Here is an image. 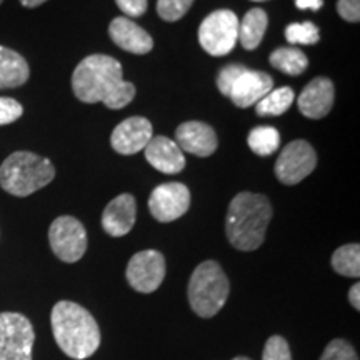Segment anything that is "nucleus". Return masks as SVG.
<instances>
[{
  "mask_svg": "<svg viewBox=\"0 0 360 360\" xmlns=\"http://www.w3.org/2000/svg\"><path fill=\"white\" fill-rule=\"evenodd\" d=\"M24 114V107L12 97H0V125H7L19 120Z\"/></svg>",
  "mask_w": 360,
  "mask_h": 360,
  "instance_id": "30",
  "label": "nucleus"
},
{
  "mask_svg": "<svg viewBox=\"0 0 360 360\" xmlns=\"http://www.w3.org/2000/svg\"><path fill=\"white\" fill-rule=\"evenodd\" d=\"M250 150L260 157L272 155L281 146V134L276 127L270 125H260L250 130L249 137H247Z\"/></svg>",
  "mask_w": 360,
  "mask_h": 360,
  "instance_id": "23",
  "label": "nucleus"
},
{
  "mask_svg": "<svg viewBox=\"0 0 360 360\" xmlns=\"http://www.w3.org/2000/svg\"><path fill=\"white\" fill-rule=\"evenodd\" d=\"M254 2H264V0H254Z\"/></svg>",
  "mask_w": 360,
  "mask_h": 360,
  "instance_id": "37",
  "label": "nucleus"
},
{
  "mask_svg": "<svg viewBox=\"0 0 360 360\" xmlns=\"http://www.w3.org/2000/svg\"><path fill=\"white\" fill-rule=\"evenodd\" d=\"M349 300H350V305H352L355 310H360V285H359V282L354 283V285L350 287Z\"/></svg>",
  "mask_w": 360,
  "mask_h": 360,
  "instance_id": "34",
  "label": "nucleus"
},
{
  "mask_svg": "<svg viewBox=\"0 0 360 360\" xmlns=\"http://www.w3.org/2000/svg\"><path fill=\"white\" fill-rule=\"evenodd\" d=\"M231 283L215 260H205L193 270L188 281V304L202 319H212L227 302Z\"/></svg>",
  "mask_w": 360,
  "mask_h": 360,
  "instance_id": "5",
  "label": "nucleus"
},
{
  "mask_svg": "<svg viewBox=\"0 0 360 360\" xmlns=\"http://www.w3.org/2000/svg\"><path fill=\"white\" fill-rule=\"evenodd\" d=\"M49 242L62 262L74 264L82 259L87 250V232L77 219L62 215L53 220L49 229Z\"/></svg>",
  "mask_w": 360,
  "mask_h": 360,
  "instance_id": "8",
  "label": "nucleus"
},
{
  "mask_svg": "<svg viewBox=\"0 0 360 360\" xmlns=\"http://www.w3.org/2000/svg\"><path fill=\"white\" fill-rule=\"evenodd\" d=\"M117 7L125 13V17H141L147 11V0H115Z\"/></svg>",
  "mask_w": 360,
  "mask_h": 360,
  "instance_id": "32",
  "label": "nucleus"
},
{
  "mask_svg": "<svg viewBox=\"0 0 360 360\" xmlns=\"http://www.w3.org/2000/svg\"><path fill=\"white\" fill-rule=\"evenodd\" d=\"M272 214V204L262 193H237L229 204L225 220L229 242L242 252L259 249L265 240Z\"/></svg>",
  "mask_w": 360,
  "mask_h": 360,
  "instance_id": "3",
  "label": "nucleus"
},
{
  "mask_svg": "<svg viewBox=\"0 0 360 360\" xmlns=\"http://www.w3.org/2000/svg\"><path fill=\"white\" fill-rule=\"evenodd\" d=\"M193 0H157V13L165 22H177L192 7Z\"/></svg>",
  "mask_w": 360,
  "mask_h": 360,
  "instance_id": "26",
  "label": "nucleus"
},
{
  "mask_svg": "<svg viewBox=\"0 0 360 360\" xmlns=\"http://www.w3.org/2000/svg\"><path fill=\"white\" fill-rule=\"evenodd\" d=\"M332 267L337 274L344 277H360V245L347 244L342 245L332 255Z\"/></svg>",
  "mask_w": 360,
  "mask_h": 360,
  "instance_id": "24",
  "label": "nucleus"
},
{
  "mask_svg": "<svg viewBox=\"0 0 360 360\" xmlns=\"http://www.w3.org/2000/svg\"><path fill=\"white\" fill-rule=\"evenodd\" d=\"M269 25V15L262 8H252L238 20V40L247 51H254L262 42Z\"/></svg>",
  "mask_w": 360,
  "mask_h": 360,
  "instance_id": "20",
  "label": "nucleus"
},
{
  "mask_svg": "<svg viewBox=\"0 0 360 360\" xmlns=\"http://www.w3.org/2000/svg\"><path fill=\"white\" fill-rule=\"evenodd\" d=\"M238 40V19L232 11L222 8L207 15L199 29V42L207 53L222 57L232 52Z\"/></svg>",
  "mask_w": 360,
  "mask_h": 360,
  "instance_id": "7",
  "label": "nucleus"
},
{
  "mask_svg": "<svg viewBox=\"0 0 360 360\" xmlns=\"http://www.w3.org/2000/svg\"><path fill=\"white\" fill-rule=\"evenodd\" d=\"M191 207V191L180 182L162 184L155 187L148 199V210L159 222H174Z\"/></svg>",
  "mask_w": 360,
  "mask_h": 360,
  "instance_id": "11",
  "label": "nucleus"
},
{
  "mask_svg": "<svg viewBox=\"0 0 360 360\" xmlns=\"http://www.w3.org/2000/svg\"><path fill=\"white\" fill-rule=\"evenodd\" d=\"M232 360H250L249 357H236V359H232Z\"/></svg>",
  "mask_w": 360,
  "mask_h": 360,
  "instance_id": "36",
  "label": "nucleus"
},
{
  "mask_svg": "<svg viewBox=\"0 0 360 360\" xmlns=\"http://www.w3.org/2000/svg\"><path fill=\"white\" fill-rule=\"evenodd\" d=\"M285 39L292 45H314L321 40V32L314 22H295L285 27Z\"/></svg>",
  "mask_w": 360,
  "mask_h": 360,
  "instance_id": "25",
  "label": "nucleus"
},
{
  "mask_svg": "<svg viewBox=\"0 0 360 360\" xmlns=\"http://www.w3.org/2000/svg\"><path fill=\"white\" fill-rule=\"evenodd\" d=\"M35 332L25 315L0 314V360H32Z\"/></svg>",
  "mask_w": 360,
  "mask_h": 360,
  "instance_id": "6",
  "label": "nucleus"
},
{
  "mask_svg": "<svg viewBox=\"0 0 360 360\" xmlns=\"http://www.w3.org/2000/svg\"><path fill=\"white\" fill-rule=\"evenodd\" d=\"M52 334L62 352L74 360L89 359L101 345V328L94 315L82 305L60 300L51 314Z\"/></svg>",
  "mask_w": 360,
  "mask_h": 360,
  "instance_id": "2",
  "label": "nucleus"
},
{
  "mask_svg": "<svg viewBox=\"0 0 360 360\" xmlns=\"http://www.w3.org/2000/svg\"><path fill=\"white\" fill-rule=\"evenodd\" d=\"M295 6L300 11H321L323 0H295Z\"/></svg>",
  "mask_w": 360,
  "mask_h": 360,
  "instance_id": "33",
  "label": "nucleus"
},
{
  "mask_svg": "<svg viewBox=\"0 0 360 360\" xmlns=\"http://www.w3.org/2000/svg\"><path fill=\"white\" fill-rule=\"evenodd\" d=\"M4 2V0H0V4H2Z\"/></svg>",
  "mask_w": 360,
  "mask_h": 360,
  "instance_id": "38",
  "label": "nucleus"
},
{
  "mask_svg": "<svg viewBox=\"0 0 360 360\" xmlns=\"http://www.w3.org/2000/svg\"><path fill=\"white\" fill-rule=\"evenodd\" d=\"M295 101V94L290 87L272 89L267 96L255 103V110L262 117H278L285 114Z\"/></svg>",
  "mask_w": 360,
  "mask_h": 360,
  "instance_id": "22",
  "label": "nucleus"
},
{
  "mask_svg": "<svg viewBox=\"0 0 360 360\" xmlns=\"http://www.w3.org/2000/svg\"><path fill=\"white\" fill-rule=\"evenodd\" d=\"M272 89L274 79L270 77L267 72L245 69L238 75L236 84L232 85L229 97H231L233 105L240 107V109H247V107L255 105Z\"/></svg>",
  "mask_w": 360,
  "mask_h": 360,
  "instance_id": "15",
  "label": "nucleus"
},
{
  "mask_svg": "<svg viewBox=\"0 0 360 360\" xmlns=\"http://www.w3.org/2000/svg\"><path fill=\"white\" fill-rule=\"evenodd\" d=\"M56 167L49 159L34 152L19 150L0 165V187L15 197L32 195L52 182Z\"/></svg>",
  "mask_w": 360,
  "mask_h": 360,
  "instance_id": "4",
  "label": "nucleus"
},
{
  "mask_svg": "<svg viewBox=\"0 0 360 360\" xmlns=\"http://www.w3.org/2000/svg\"><path fill=\"white\" fill-rule=\"evenodd\" d=\"M245 69L247 67L238 65V64L225 65L217 75V87L220 90V94H224V96L229 97V94H231V90H232V85L236 84L238 75H240Z\"/></svg>",
  "mask_w": 360,
  "mask_h": 360,
  "instance_id": "29",
  "label": "nucleus"
},
{
  "mask_svg": "<svg viewBox=\"0 0 360 360\" xmlns=\"http://www.w3.org/2000/svg\"><path fill=\"white\" fill-rule=\"evenodd\" d=\"M270 65L278 72L292 75H300L309 67V58L300 49L295 47H278L270 53Z\"/></svg>",
  "mask_w": 360,
  "mask_h": 360,
  "instance_id": "21",
  "label": "nucleus"
},
{
  "mask_svg": "<svg viewBox=\"0 0 360 360\" xmlns=\"http://www.w3.org/2000/svg\"><path fill=\"white\" fill-rule=\"evenodd\" d=\"M29 64L19 52L0 45V89H15L29 80Z\"/></svg>",
  "mask_w": 360,
  "mask_h": 360,
  "instance_id": "19",
  "label": "nucleus"
},
{
  "mask_svg": "<svg viewBox=\"0 0 360 360\" xmlns=\"http://www.w3.org/2000/svg\"><path fill=\"white\" fill-rule=\"evenodd\" d=\"M143 150H146V159L148 164L162 174L175 175L182 172L184 167H186L184 152L180 150L175 141H170L164 135L152 137Z\"/></svg>",
  "mask_w": 360,
  "mask_h": 360,
  "instance_id": "18",
  "label": "nucleus"
},
{
  "mask_svg": "<svg viewBox=\"0 0 360 360\" xmlns=\"http://www.w3.org/2000/svg\"><path fill=\"white\" fill-rule=\"evenodd\" d=\"M150 120L146 117H130L114 129L110 137V146L117 154L134 155L143 150L150 139L154 137Z\"/></svg>",
  "mask_w": 360,
  "mask_h": 360,
  "instance_id": "12",
  "label": "nucleus"
},
{
  "mask_svg": "<svg viewBox=\"0 0 360 360\" xmlns=\"http://www.w3.org/2000/svg\"><path fill=\"white\" fill-rule=\"evenodd\" d=\"M319 360H359V355L350 342L345 339H334L328 342Z\"/></svg>",
  "mask_w": 360,
  "mask_h": 360,
  "instance_id": "27",
  "label": "nucleus"
},
{
  "mask_svg": "<svg viewBox=\"0 0 360 360\" xmlns=\"http://www.w3.org/2000/svg\"><path fill=\"white\" fill-rule=\"evenodd\" d=\"M47 2V0H20V4L27 8H35L39 6H42V4Z\"/></svg>",
  "mask_w": 360,
  "mask_h": 360,
  "instance_id": "35",
  "label": "nucleus"
},
{
  "mask_svg": "<svg viewBox=\"0 0 360 360\" xmlns=\"http://www.w3.org/2000/svg\"><path fill=\"white\" fill-rule=\"evenodd\" d=\"M137 219V202L132 193H120L109 202L102 214V227L112 237H124Z\"/></svg>",
  "mask_w": 360,
  "mask_h": 360,
  "instance_id": "16",
  "label": "nucleus"
},
{
  "mask_svg": "<svg viewBox=\"0 0 360 360\" xmlns=\"http://www.w3.org/2000/svg\"><path fill=\"white\" fill-rule=\"evenodd\" d=\"M125 277L134 290L152 294L160 287L165 277V259L159 250L137 252L127 265Z\"/></svg>",
  "mask_w": 360,
  "mask_h": 360,
  "instance_id": "10",
  "label": "nucleus"
},
{
  "mask_svg": "<svg viewBox=\"0 0 360 360\" xmlns=\"http://www.w3.org/2000/svg\"><path fill=\"white\" fill-rule=\"evenodd\" d=\"M317 165V155L307 141H292L276 162V175L283 186H295L309 177Z\"/></svg>",
  "mask_w": 360,
  "mask_h": 360,
  "instance_id": "9",
  "label": "nucleus"
},
{
  "mask_svg": "<svg viewBox=\"0 0 360 360\" xmlns=\"http://www.w3.org/2000/svg\"><path fill=\"white\" fill-rule=\"evenodd\" d=\"M122 65L114 57L94 53L85 57L72 74V90L80 102L105 103L119 110L135 97V85L124 80Z\"/></svg>",
  "mask_w": 360,
  "mask_h": 360,
  "instance_id": "1",
  "label": "nucleus"
},
{
  "mask_svg": "<svg viewBox=\"0 0 360 360\" xmlns=\"http://www.w3.org/2000/svg\"><path fill=\"white\" fill-rule=\"evenodd\" d=\"M175 143L180 150H186L188 154L197 157H209L217 150L219 141L215 130L204 122H184L179 125L175 132Z\"/></svg>",
  "mask_w": 360,
  "mask_h": 360,
  "instance_id": "14",
  "label": "nucleus"
},
{
  "mask_svg": "<svg viewBox=\"0 0 360 360\" xmlns=\"http://www.w3.org/2000/svg\"><path fill=\"white\" fill-rule=\"evenodd\" d=\"M109 35L117 47L125 52L143 56L154 49V39L146 29L137 25L127 17H117L110 22Z\"/></svg>",
  "mask_w": 360,
  "mask_h": 360,
  "instance_id": "17",
  "label": "nucleus"
},
{
  "mask_svg": "<svg viewBox=\"0 0 360 360\" xmlns=\"http://www.w3.org/2000/svg\"><path fill=\"white\" fill-rule=\"evenodd\" d=\"M335 101V87L330 79L317 77L305 85L297 98L300 114L307 119H322L332 110Z\"/></svg>",
  "mask_w": 360,
  "mask_h": 360,
  "instance_id": "13",
  "label": "nucleus"
},
{
  "mask_svg": "<svg viewBox=\"0 0 360 360\" xmlns=\"http://www.w3.org/2000/svg\"><path fill=\"white\" fill-rule=\"evenodd\" d=\"M262 360H292L290 347L282 335H272L265 342Z\"/></svg>",
  "mask_w": 360,
  "mask_h": 360,
  "instance_id": "28",
  "label": "nucleus"
},
{
  "mask_svg": "<svg viewBox=\"0 0 360 360\" xmlns=\"http://www.w3.org/2000/svg\"><path fill=\"white\" fill-rule=\"evenodd\" d=\"M337 13L347 22L360 20V0H339L337 2Z\"/></svg>",
  "mask_w": 360,
  "mask_h": 360,
  "instance_id": "31",
  "label": "nucleus"
}]
</instances>
